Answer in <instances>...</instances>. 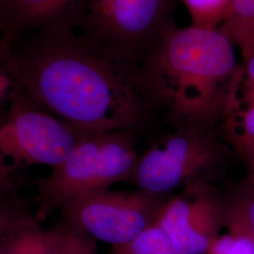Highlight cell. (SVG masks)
<instances>
[{"instance_id": "6da1fadb", "label": "cell", "mask_w": 254, "mask_h": 254, "mask_svg": "<svg viewBox=\"0 0 254 254\" xmlns=\"http://www.w3.org/2000/svg\"><path fill=\"white\" fill-rule=\"evenodd\" d=\"M9 46L19 90L82 136L134 130L143 118L135 73L65 21L16 37Z\"/></svg>"}, {"instance_id": "7a4b0ae2", "label": "cell", "mask_w": 254, "mask_h": 254, "mask_svg": "<svg viewBox=\"0 0 254 254\" xmlns=\"http://www.w3.org/2000/svg\"><path fill=\"white\" fill-rule=\"evenodd\" d=\"M243 68L219 28L168 25L146 54L136 80L183 126L208 129L238 102Z\"/></svg>"}, {"instance_id": "3957f363", "label": "cell", "mask_w": 254, "mask_h": 254, "mask_svg": "<svg viewBox=\"0 0 254 254\" xmlns=\"http://www.w3.org/2000/svg\"><path fill=\"white\" fill-rule=\"evenodd\" d=\"M134 136L133 130L82 136L64 162L37 182V220L69 200L130 181L139 157Z\"/></svg>"}, {"instance_id": "277c9868", "label": "cell", "mask_w": 254, "mask_h": 254, "mask_svg": "<svg viewBox=\"0 0 254 254\" xmlns=\"http://www.w3.org/2000/svg\"><path fill=\"white\" fill-rule=\"evenodd\" d=\"M172 2L79 0L64 21L102 53L133 72L135 56L148 53L169 25L167 16Z\"/></svg>"}, {"instance_id": "5b68a950", "label": "cell", "mask_w": 254, "mask_h": 254, "mask_svg": "<svg viewBox=\"0 0 254 254\" xmlns=\"http://www.w3.org/2000/svg\"><path fill=\"white\" fill-rule=\"evenodd\" d=\"M82 135L32 104L18 87L0 111V154L16 168L52 169L73 152Z\"/></svg>"}, {"instance_id": "8992f818", "label": "cell", "mask_w": 254, "mask_h": 254, "mask_svg": "<svg viewBox=\"0 0 254 254\" xmlns=\"http://www.w3.org/2000/svg\"><path fill=\"white\" fill-rule=\"evenodd\" d=\"M147 191H97L62 206L65 221L95 241L123 245L152 227L167 202Z\"/></svg>"}, {"instance_id": "52a82bcc", "label": "cell", "mask_w": 254, "mask_h": 254, "mask_svg": "<svg viewBox=\"0 0 254 254\" xmlns=\"http://www.w3.org/2000/svg\"><path fill=\"white\" fill-rule=\"evenodd\" d=\"M222 150L205 128L183 126L138 157L130 181L141 190L165 196L212 173Z\"/></svg>"}, {"instance_id": "ba28073f", "label": "cell", "mask_w": 254, "mask_h": 254, "mask_svg": "<svg viewBox=\"0 0 254 254\" xmlns=\"http://www.w3.org/2000/svg\"><path fill=\"white\" fill-rule=\"evenodd\" d=\"M177 254H205L223 225V202L206 192L167 200L154 223Z\"/></svg>"}, {"instance_id": "9c48e42d", "label": "cell", "mask_w": 254, "mask_h": 254, "mask_svg": "<svg viewBox=\"0 0 254 254\" xmlns=\"http://www.w3.org/2000/svg\"><path fill=\"white\" fill-rule=\"evenodd\" d=\"M79 0H0V39L16 37L69 17Z\"/></svg>"}, {"instance_id": "30bf717a", "label": "cell", "mask_w": 254, "mask_h": 254, "mask_svg": "<svg viewBox=\"0 0 254 254\" xmlns=\"http://www.w3.org/2000/svg\"><path fill=\"white\" fill-rule=\"evenodd\" d=\"M27 213L9 229L0 245V254H62V225L45 230Z\"/></svg>"}, {"instance_id": "8fae6325", "label": "cell", "mask_w": 254, "mask_h": 254, "mask_svg": "<svg viewBox=\"0 0 254 254\" xmlns=\"http://www.w3.org/2000/svg\"><path fill=\"white\" fill-rule=\"evenodd\" d=\"M219 29L239 48L246 62L254 53V0H233L231 11Z\"/></svg>"}, {"instance_id": "7c38bea8", "label": "cell", "mask_w": 254, "mask_h": 254, "mask_svg": "<svg viewBox=\"0 0 254 254\" xmlns=\"http://www.w3.org/2000/svg\"><path fill=\"white\" fill-rule=\"evenodd\" d=\"M223 225L230 234L243 236L254 244V192L245 189L223 202Z\"/></svg>"}, {"instance_id": "4fadbf2b", "label": "cell", "mask_w": 254, "mask_h": 254, "mask_svg": "<svg viewBox=\"0 0 254 254\" xmlns=\"http://www.w3.org/2000/svg\"><path fill=\"white\" fill-rule=\"evenodd\" d=\"M188 9L192 25L217 29L227 18L233 0H182Z\"/></svg>"}, {"instance_id": "5bb4252c", "label": "cell", "mask_w": 254, "mask_h": 254, "mask_svg": "<svg viewBox=\"0 0 254 254\" xmlns=\"http://www.w3.org/2000/svg\"><path fill=\"white\" fill-rule=\"evenodd\" d=\"M111 254H177L163 231L154 224L123 245L112 247Z\"/></svg>"}, {"instance_id": "9a60e30c", "label": "cell", "mask_w": 254, "mask_h": 254, "mask_svg": "<svg viewBox=\"0 0 254 254\" xmlns=\"http://www.w3.org/2000/svg\"><path fill=\"white\" fill-rule=\"evenodd\" d=\"M227 116L228 132L236 148L254 142V104L244 109L236 104Z\"/></svg>"}, {"instance_id": "2e32d148", "label": "cell", "mask_w": 254, "mask_h": 254, "mask_svg": "<svg viewBox=\"0 0 254 254\" xmlns=\"http://www.w3.org/2000/svg\"><path fill=\"white\" fill-rule=\"evenodd\" d=\"M63 227L62 254H97L95 240L65 221Z\"/></svg>"}, {"instance_id": "e0dca14e", "label": "cell", "mask_w": 254, "mask_h": 254, "mask_svg": "<svg viewBox=\"0 0 254 254\" xmlns=\"http://www.w3.org/2000/svg\"><path fill=\"white\" fill-rule=\"evenodd\" d=\"M205 254H254V244L243 236L229 233L217 236Z\"/></svg>"}, {"instance_id": "ac0fdd59", "label": "cell", "mask_w": 254, "mask_h": 254, "mask_svg": "<svg viewBox=\"0 0 254 254\" xmlns=\"http://www.w3.org/2000/svg\"><path fill=\"white\" fill-rule=\"evenodd\" d=\"M27 213L15 194L0 198V245L9 229Z\"/></svg>"}, {"instance_id": "d6986e66", "label": "cell", "mask_w": 254, "mask_h": 254, "mask_svg": "<svg viewBox=\"0 0 254 254\" xmlns=\"http://www.w3.org/2000/svg\"><path fill=\"white\" fill-rule=\"evenodd\" d=\"M17 168L0 154V198L13 195L16 191L14 173Z\"/></svg>"}, {"instance_id": "ffe728a7", "label": "cell", "mask_w": 254, "mask_h": 254, "mask_svg": "<svg viewBox=\"0 0 254 254\" xmlns=\"http://www.w3.org/2000/svg\"><path fill=\"white\" fill-rule=\"evenodd\" d=\"M247 167V188L254 192V142L236 148Z\"/></svg>"}, {"instance_id": "44dd1931", "label": "cell", "mask_w": 254, "mask_h": 254, "mask_svg": "<svg viewBox=\"0 0 254 254\" xmlns=\"http://www.w3.org/2000/svg\"><path fill=\"white\" fill-rule=\"evenodd\" d=\"M243 67L242 82H244V87L254 86V53L246 62Z\"/></svg>"}]
</instances>
